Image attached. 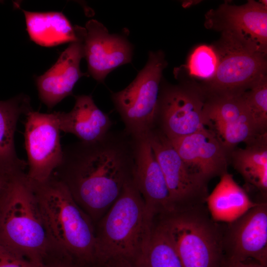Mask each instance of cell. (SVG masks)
Returning a JSON list of instances; mask_svg holds the SVG:
<instances>
[{
  "instance_id": "20",
  "label": "cell",
  "mask_w": 267,
  "mask_h": 267,
  "mask_svg": "<svg viewBox=\"0 0 267 267\" xmlns=\"http://www.w3.org/2000/svg\"><path fill=\"white\" fill-rule=\"evenodd\" d=\"M206 201L214 221L228 223L236 220L257 204L227 172L221 177Z\"/></svg>"
},
{
  "instance_id": "9",
  "label": "cell",
  "mask_w": 267,
  "mask_h": 267,
  "mask_svg": "<svg viewBox=\"0 0 267 267\" xmlns=\"http://www.w3.org/2000/svg\"><path fill=\"white\" fill-rule=\"evenodd\" d=\"M60 132L56 112L42 113L32 110L26 114L24 137L29 180L44 181L60 165L63 155Z\"/></svg>"
},
{
  "instance_id": "8",
  "label": "cell",
  "mask_w": 267,
  "mask_h": 267,
  "mask_svg": "<svg viewBox=\"0 0 267 267\" xmlns=\"http://www.w3.org/2000/svg\"><path fill=\"white\" fill-rule=\"evenodd\" d=\"M203 89L186 85L160 88L155 127L169 138L192 134L206 127Z\"/></svg>"
},
{
  "instance_id": "6",
  "label": "cell",
  "mask_w": 267,
  "mask_h": 267,
  "mask_svg": "<svg viewBox=\"0 0 267 267\" xmlns=\"http://www.w3.org/2000/svg\"><path fill=\"white\" fill-rule=\"evenodd\" d=\"M167 66L162 51H150L147 62L125 89L111 93L114 106L131 136L147 133L155 127L161 82Z\"/></svg>"
},
{
  "instance_id": "22",
  "label": "cell",
  "mask_w": 267,
  "mask_h": 267,
  "mask_svg": "<svg viewBox=\"0 0 267 267\" xmlns=\"http://www.w3.org/2000/svg\"><path fill=\"white\" fill-rule=\"evenodd\" d=\"M229 157L235 169L247 182L267 193V133L257 136L244 148H234Z\"/></svg>"
},
{
  "instance_id": "5",
  "label": "cell",
  "mask_w": 267,
  "mask_h": 267,
  "mask_svg": "<svg viewBox=\"0 0 267 267\" xmlns=\"http://www.w3.org/2000/svg\"><path fill=\"white\" fill-rule=\"evenodd\" d=\"M202 205L169 214L159 224L183 267H221L223 233Z\"/></svg>"
},
{
  "instance_id": "13",
  "label": "cell",
  "mask_w": 267,
  "mask_h": 267,
  "mask_svg": "<svg viewBox=\"0 0 267 267\" xmlns=\"http://www.w3.org/2000/svg\"><path fill=\"white\" fill-rule=\"evenodd\" d=\"M267 0H249L239 6L225 2L206 14L205 26L227 33L267 53Z\"/></svg>"
},
{
  "instance_id": "26",
  "label": "cell",
  "mask_w": 267,
  "mask_h": 267,
  "mask_svg": "<svg viewBox=\"0 0 267 267\" xmlns=\"http://www.w3.org/2000/svg\"><path fill=\"white\" fill-rule=\"evenodd\" d=\"M24 257L0 242V267H45Z\"/></svg>"
},
{
  "instance_id": "17",
  "label": "cell",
  "mask_w": 267,
  "mask_h": 267,
  "mask_svg": "<svg viewBox=\"0 0 267 267\" xmlns=\"http://www.w3.org/2000/svg\"><path fill=\"white\" fill-rule=\"evenodd\" d=\"M74 28L77 40L70 44L50 69L36 78L39 98L48 109L72 94L79 79L87 75L80 68L84 57L81 27L76 25Z\"/></svg>"
},
{
  "instance_id": "16",
  "label": "cell",
  "mask_w": 267,
  "mask_h": 267,
  "mask_svg": "<svg viewBox=\"0 0 267 267\" xmlns=\"http://www.w3.org/2000/svg\"><path fill=\"white\" fill-rule=\"evenodd\" d=\"M134 164L132 179L149 211L154 215L177 211L147 133L132 136Z\"/></svg>"
},
{
  "instance_id": "3",
  "label": "cell",
  "mask_w": 267,
  "mask_h": 267,
  "mask_svg": "<svg viewBox=\"0 0 267 267\" xmlns=\"http://www.w3.org/2000/svg\"><path fill=\"white\" fill-rule=\"evenodd\" d=\"M0 242L39 264L53 250L26 174L8 178L0 192Z\"/></svg>"
},
{
  "instance_id": "21",
  "label": "cell",
  "mask_w": 267,
  "mask_h": 267,
  "mask_svg": "<svg viewBox=\"0 0 267 267\" xmlns=\"http://www.w3.org/2000/svg\"><path fill=\"white\" fill-rule=\"evenodd\" d=\"M22 11L30 39L37 44L52 47L77 40L74 26L62 12Z\"/></svg>"
},
{
  "instance_id": "2",
  "label": "cell",
  "mask_w": 267,
  "mask_h": 267,
  "mask_svg": "<svg viewBox=\"0 0 267 267\" xmlns=\"http://www.w3.org/2000/svg\"><path fill=\"white\" fill-rule=\"evenodd\" d=\"M28 180L53 249L82 262L96 261L92 220L66 186L53 175L43 182Z\"/></svg>"
},
{
  "instance_id": "14",
  "label": "cell",
  "mask_w": 267,
  "mask_h": 267,
  "mask_svg": "<svg viewBox=\"0 0 267 267\" xmlns=\"http://www.w3.org/2000/svg\"><path fill=\"white\" fill-rule=\"evenodd\" d=\"M81 34L88 73L97 82H103L112 70L131 62L133 45L124 36L109 34L98 21H88Z\"/></svg>"
},
{
  "instance_id": "7",
  "label": "cell",
  "mask_w": 267,
  "mask_h": 267,
  "mask_svg": "<svg viewBox=\"0 0 267 267\" xmlns=\"http://www.w3.org/2000/svg\"><path fill=\"white\" fill-rule=\"evenodd\" d=\"M213 47L218 62L214 75L203 89L207 94L239 95L267 75V53L256 47L222 32Z\"/></svg>"
},
{
  "instance_id": "27",
  "label": "cell",
  "mask_w": 267,
  "mask_h": 267,
  "mask_svg": "<svg viewBox=\"0 0 267 267\" xmlns=\"http://www.w3.org/2000/svg\"><path fill=\"white\" fill-rule=\"evenodd\" d=\"M221 267H266L259 263H246L244 262L233 261L227 260L223 264L222 263Z\"/></svg>"
},
{
  "instance_id": "24",
  "label": "cell",
  "mask_w": 267,
  "mask_h": 267,
  "mask_svg": "<svg viewBox=\"0 0 267 267\" xmlns=\"http://www.w3.org/2000/svg\"><path fill=\"white\" fill-rule=\"evenodd\" d=\"M259 132L267 133V78L262 77L240 94Z\"/></svg>"
},
{
  "instance_id": "18",
  "label": "cell",
  "mask_w": 267,
  "mask_h": 267,
  "mask_svg": "<svg viewBox=\"0 0 267 267\" xmlns=\"http://www.w3.org/2000/svg\"><path fill=\"white\" fill-rule=\"evenodd\" d=\"M75 98L69 112H56L60 131L73 134L84 142L103 138L112 125L108 115L96 106L91 95H76Z\"/></svg>"
},
{
  "instance_id": "30",
  "label": "cell",
  "mask_w": 267,
  "mask_h": 267,
  "mask_svg": "<svg viewBox=\"0 0 267 267\" xmlns=\"http://www.w3.org/2000/svg\"><path fill=\"white\" fill-rule=\"evenodd\" d=\"M45 267H75L71 266V265H69L57 264L51 265H45Z\"/></svg>"
},
{
  "instance_id": "12",
  "label": "cell",
  "mask_w": 267,
  "mask_h": 267,
  "mask_svg": "<svg viewBox=\"0 0 267 267\" xmlns=\"http://www.w3.org/2000/svg\"><path fill=\"white\" fill-rule=\"evenodd\" d=\"M147 135L177 211L202 205L208 196L207 188L189 174L169 139L156 127Z\"/></svg>"
},
{
  "instance_id": "23",
  "label": "cell",
  "mask_w": 267,
  "mask_h": 267,
  "mask_svg": "<svg viewBox=\"0 0 267 267\" xmlns=\"http://www.w3.org/2000/svg\"><path fill=\"white\" fill-rule=\"evenodd\" d=\"M131 261L134 267H183L173 245L159 225L153 227L146 245Z\"/></svg>"
},
{
  "instance_id": "19",
  "label": "cell",
  "mask_w": 267,
  "mask_h": 267,
  "mask_svg": "<svg viewBox=\"0 0 267 267\" xmlns=\"http://www.w3.org/2000/svg\"><path fill=\"white\" fill-rule=\"evenodd\" d=\"M31 110L30 97L24 94L0 101V175L8 178L26 173L27 163L17 156L14 138L19 117Z\"/></svg>"
},
{
  "instance_id": "10",
  "label": "cell",
  "mask_w": 267,
  "mask_h": 267,
  "mask_svg": "<svg viewBox=\"0 0 267 267\" xmlns=\"http://www.w3.org/2000/svg\"><path fill=\"white\" fill-rule=\"evenodd\" d=\"M205 114L206 128L229 153L238 144H247L262 134L240 94H207Z\"/></svg>"
},
{
  "instance_id": "25",
  "label": "cell",
  "mask_w": 267,
  "mask_h": 267,
  "mask_svg": "<svg viewBox=\"0 0 267 267\" xmlns=\"http://www.w3.org/2000/svg\"><path fill=\"white\" fill-rule=\"evenodd\" d=\"M218 62V57L213 46L201 45L191 54L187 68L190 75L207 81L214 75Z\"/></svg>"
},
{
  "instance_id": "11",
  "label": "cell",
  "mask_w": 267,
  "mask_h": 267,
  "mask_svg": "<svg viewBox=\"0 0 267 267\" xmlns=\"http://www.w3.org/2000/svg\"><path fill=\"white\" fill-rule=\"evenodd\" d=\"M169 139L189 174L202 186L207 188L212 178L227 172L230 153L208 128Z\"/></svg>"
},
{
  "instance_id": "1",
  "label": "cell",
  "mask_w": 267,
  "mask_h": 267,
  "mask_svg": "<svg viewBox=\"0 0 267 267\" xmlns=\"http://www.w3.org/2000/svg\"><path fill=\"white\" fill-rule=\"evenodd\" d=\"M134 139L125 131L110 133L94 142L66 146L53 175L67 187L92 220L99 218L132 178Z\"/></svg>"
},
{
  "instance_id": "4",
  "label": "cell",
  "mask_w": 267,
  "mask_h": 267,
  "mask_svg": "<svg viewBox=\"0 0 267 267\" xmlns=\"http://www.w3.org/2000/svg\"><path fill=\"white\" fill-rule=\"evenodd\" d=\"M154 216L130 178L95 232L96 261L105 264L117 258L134 259L148 241Z\"/></svg>"
},
{
  "instance_id": "15",
  "label": "cell",
  "mask_w": 267,
  "mask_h": 267,
  "mask_svg": "<svg viewBox=\"0 0 267 267\" xmlns=\"http://www.w3.org/2000/svg\"><path fill=\"white\" fill-rule=\"evenodd\" d=\"M223 234V250L228 260L244 262L254 259L267 266V204L257 203L245 214L228 223Z\"/></svg>"
},
{
  "instance_id": "28",
  "label": "cell",
  "mask_w": 267,
  "mask_h": 267,
  "mask_svg": "<svg viewBox=\"0 0 267 267\" xmlns=\"http://www.w3.org/2000/svg\"><path fill=\"white\" fill-rule=\"evenodd\" d=\"M105 264L106 267H134L130 260L124 258H115Z\"/></svg>"
},
{
  "instance_id": "29",
  "label": "cell",
  "mask_w": 267,
  "mask_h": 267,
  "mask_svg": "<svg viewBox=\"0 0 267 267\" xmlns=\"http://www.w3.org/2000/svg\"><path fill=\"white\" fill-rule=\"evenodd\" d=\"M7 179L8 178L0 175V192L5 186Z\"/></svg>"
}]
</instances>
